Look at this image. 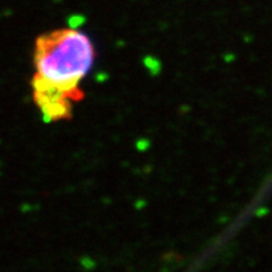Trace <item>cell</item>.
I'll return each instance as SVG.
<instances>
[{
  "mask_svg": "<svg viewBox=\"0 0 272 272\" xmlns=\"http://www.w3.org/2000/svg\"><path fill=\"white\" fill-rule=\"evenodd\" d=\"M96 58L94 42L72 27L45 32L35 39L32 97L48 123L70 120L75 105L83 100L81 83Z\"/></svg>",
  "mask_w": 272,
  "mask_h": 272,
  "instance_id": "1",
  "label": "cell"
}]
</instances>
